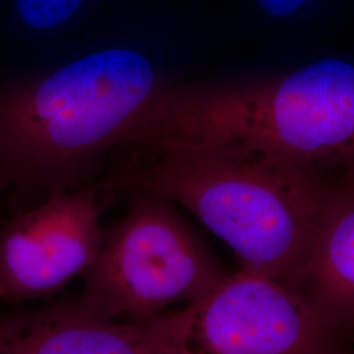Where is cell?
Masks as SVG:
<instances>
[{
  "label": "cell",
  "mask_w": 354,
  "mask_h": 354,
  "mask_svg": "<svg viewBox=\"0 0 354 354\" xmlns=\"http://www.w3.org/2000/svg\"><path fill=\"white\" fill-rule=\"evenodd\" d=\"M114 171L109 192L145 190L178 203L234 251L241 269L298 291L330 168L230 150H172Z\"/></svg>",
  "instance_id": "obj_3"
},
{
  "label": "cell",
  "mask_w": 354,
  "mask_h": 354,
  "mask_svg": "<svg viewBox=\"0 0 354 354\" xmlns=\"http://www.w3.org/2000/svg\"><path fill=\"white\" fill-rule=\"evenodd\" d=\"M165 82L143 54L109 48L0 87V192L12 213L89 184Z\"/></svg>",
  "instance_id": "obj_2"
},
{
  "label": "cell",
  "mask_w": 354,
  "mask_h": 354,
  "mask_svg": "<svg viewBox=\"0 0 354 354\" xmlns=\"http://www.w3.org/2000/svg\"><path fill=\"white\" fill-rule=\"evenodd\" d=\"M127 210L104 228L97 259L71 301L89 317L149 322L190 304L227 276L178 214L174 203L145 190H127Z\"/></svg>",
  "instance_id": "obj_4"
},
{
  "label": "cell",
  "mask_w": 354,
  "mask_h": 354,
  "mask_svg": "<svg viewBox=\"0 0 354 354\" xmlns=\"http://www.w3.org/2000/svg\"><path fill=\"white\" fill-rule=\"evenodd\" d=\"M253 19L281 58L323 46L354 21V0H248Z\"/></svg>",
  "instance_id": "obj_9"
},
{
  "label": "cell",
  "mask_w": 354,
  "mask_h": 354,
  "mask_svg": "<svg viewBox=\"0 0 354 354\" xmlns=\"http://www.w3.org/2000/svg\"><path fill=\"white\" fill-rule=\"evenodd\" d=\"M86 0H15L19 20L33 30H51L68 23Z\"/></svg>",
  "instance_id": "obj_10"
},
{
  "label": "cell",
  "mask_w": 354,
  "mask_h": 354,
  "mask_svg": "<svg viewBox=\"0 0 354 354\" xmlns=\"http://www.w3.org/2000/svg\"><path fill=\"white\" fill-rule=\"evenodd\" d=\"M121 146L230 150L320 168L354 163V58L320 55L251 75L165 82Z\"/></svg>",
  "instance_id": "obj_1"
},
{
  "label": "cell",
  "mask_w": 354,
  "mask_h": 354,
  "mask_svg": "<svg viewBox=\"0 0 354 354\" xmlns=\"http://www.w3.org/2000/svg\"><path fill=\"white\" fill-rule=\"evenodd\" d=\"M100 190L53 193L0 226V302L50 297L88 270L104 239Z\"/></svg>",
  "instance_id": "obj_6"
},
{
  "label": "cell",
  "mask_w": 354,
  "mask_h": 354,
  "mask_svg": "<svg viewBox=\"0 0 354 354\" xmlns=\"http://www.w3.org/2000/svg\"><path fill=\"white\" fill-rule=\"evenodd\" d=\"M160 323L165 354H339L298 291L244 269Z\"/></svg>",
  "instance_id": "obj_5"
},
{
  "label": "cell",
  "mask_w": 354,
  "mask_h": 354,
  "mask_svg": "<svg viewBox=\"0 0 354 354\" xmlns=\"http://www.w3.org/2000/svg\"><path fill=\"white\" fill-rule=\"evenodd\" d=\"M0 354H165L160 317L114 322L71 302L0 315Z\"/></svg>",
  "instance_id": "obj_8"
},
{
  "label": "cell",
  "mask_w": 354,
  "mask_h": 354,
  "mask_svg": "<svg viewBox=\"0 0 354 354\" xmlns=\"http://www.w3.org/2000/svg\"><path fill=\"white\" fill-rule=\"evenodd\" d=\"M339 354H340V353H339Z\"/></svg>",
  "instance_id": "obj_11"
},
{
  "label": "cell",
  "mask_w": 354,
  "mask_h": 354,
  "mask_svg": "<svg viewBox=\"0 0 354 354\" xmlns=\"http://www.w3.org/2000/svg\"><path fill=\"white\" fill-rule=\"evenodd\" d=\"M298 292L333 340H354V163L329 169L317 236Z\"/></svg>",
  "instance_id": "obj_7"
}]
</instances>
